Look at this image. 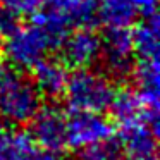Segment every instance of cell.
Segmentation results:
<instances>
[{
	"mask_svg": "<svg viewBox=\"0 0 160 160\" xmlns=\"http://www.w3.org/2000/svg\"><path fill=\"white\" fill-rule=\"evenodd\" d=\"M42 107V95L33 79L11 67L0 84V119L11 126L28 124Z\"/></svg>",
	"mask_w": 160,
	"mask_h": 160,
	"instance_id": "cell-1",
	"label": "cell"
},
{
	"mask_svg": "<svg viewBox=\"0 0 160 160\" xmlns=\"http://www.w3.org/2000/svg\"><path fill=\"white\" fill-rule=\"evenodd\" d=\"M115 88L112 79L102 71L81 67L69 74L66 86L67 105L72 110L103 112L114 98Z\"/></svg>",
	"mask_w": 160,
	"mask_h": 160,
	"instance_id": "cell-2",
	"label": "cell"
},
{
	"mask_svg": "<svg viewBox=\"0 0 160 160\" xmlns=\"http://www.w3.org/2000/svg\"><path fill=\"white\" fill-rule=\"evenodd\" d=\"M53 48L55 45L47 36V33L35 22H31L24 28L21 26L5 38L4 55L14 69H33Z\"/></svg>",
	"mask_w": 160,
	"mask_h": 160,
	"instance_id": "cell-3",
	"label": "cell"
},
{
	"mask_svg": "<svg viewBox=\"0 0 160 160\" xmlns=\"http://www.w3.org/2000/svg\"><path fill=\"white\" fill-rule=\"evenodd\" d=\"M102 40L100 59L102 67L112 81H124L131 78L136 62L132 31L129 28H107Z\"/></svg>",
	"mask_w": 160,
	"mask_h": 160,
	"instance_id": "cell-4",
	"label": "cell"
},
{
	"mask_svg": "<svg viewBox=\"0 0 160 160\" xmlns=\"http://www.w3.org/2000/svg\"><path fill=\"white\" fill-rule=\"evenodd\" d=\"M114 124L102 112L72 110L66 119V143L74 150L112 139Z\"/></svg>",
	"mask_w": 160,
	"mask_h": 160,
	"instance_id": "cell-5",
	"label": "cell"
},
{
	"mask_svg": "<svg viewBox=\"0 0 160 160\" xmlns=\"http://www.w3.org/2000/svg\"><path fill=\"white\" fill-rule=\"evenodd\" d=\"M66 119L67 115L59 105H42L29 121V136L36 146L47 152L59 153L67 146L66 143Z\"/></svg>",
	"mask_w": 160,
	"mask_h": 160,
	"instance_id": "cell-6",
	"label": "cell"
},
{
	"mask_svg": "<svg viewBox=\"0 0 160 160\" xmlns=\"http://www.w3.org/2000/svg\"><path fill=\"white\" fill-rule=\"evenodd\" d=\"M62 60L71 67H90L98 62L102 50V40L90 26H81L76 31L67 33L62 45Z\"/></svg>",
	"mask_w": 160,
	"mask_h": 160,
	"instance_id": "cell-7",
	"label": "cell"
},
{
	"mask_svg": "<svg viewBox=\"0 0 160 160\" xmlns=\"http://www.w3.org/2000/svg\"><path fill=\"white\" fill-rule=\"evenodd\" d=\"M108 108L112 110L114 121L119 124V128L145 122L158 132V110H150L136 90L115 91Z\"/></svg>",
	"mask_w": 160,
	"mask_h": 160,
	"instance_id": "cell-8",
	"label": "cell"
},
{
	"mask_svg": "<svg viewBox=\"0 0 160 160\" xmlns=\"http://www.w3.org/2000/svg\"><path fill=\"white\" fill-rule=\"evenodd\" d=\"M158 132L148 124L121 128V150L124 160H158Z\"/></svg>",
	"mask_w": 160,
	"mask_h": 160,
	"instance_id": "cell-9",
	"label": "cell"
},
{
	"mask_svg": "<svg viewBox=\"0 0 160 160\" xmlns=\"http://www.w3.org/2000/svg\"><path fill=\"white\" fill-rule=\"evenodd\" d=\"M33 83L40 95L47 98H59L64 95L69 79V69L64 60L45 57L33 67Z\"/></svg>",
	"mask_w": 160,
	"mask_h": 160,
	"instance_id": "cell-10",
	"label": "cell"
},
{
	"mask_svg": "<svg viewBox=\"0 0 160 160\" xmlns=\"http://www.w3.org/2000/svg\"><path fill=\"white\" fill-rule=\"evenodd\" d=\"M131 78L136 83V91L150 110H158V59H138Z\"/></svg>",
	"mask_w": 160,
	"mask_h": 160,
	"instance_id": "cell-11",
	"label": "cell"
},
{
	"mask_svg": "<svg viewBox=\"0 0 160 160\" xmlns=\"http://www.w3.org/2000/svg\"><path fill=\"white\" fill-rule=\"evenodd\" d=\"M43 4L69 26L81 28L97 22V0H43Z\"/></svg>",
	"mask_w": 160,
	"mask_h": 160,
	"instance_id": "cell-12",
	"label": "cell"
},
{
	"mask_svg": "<svg viewBox=\"0 0 160 160\" xmlns=\"http://www.w3.org/2000/svg\"><path fill=\"white\" fill-rule=\"evenodd\" d=\"M138 16L134 0H97V21L105 28H129Z\"/></svg>",
	"mask_w": 160,
	"mask_h": 160,
	"instance_id": "cell-13",
	"label": "cell"
},
{
	"mask_svg": "<svg viewBox=\"0 0 160 160\" xmlns=\"http://www.w3.org/2000/svg\"><path fill=\"white\" fill-rule=\"evenodd\" d=\"M132 31L134 55L138 59H158V16H143V21Z\"/></svg>",
	"mask_w": 160,
	"mask_h": 160,
	"instance_id": "cell-14",
	"label": "cell"
},
{
	"mask_svg": "<svg viewBox=\"0 0 160 160\" xmlns=\"http://www.w3.org/2000/svg\"><path fill=\"white\" fill-rule=\"evenodd\" d=\"M36 152L29 132L0 131V160H31Z\"/></svg>",
	"mask_w": 160,
	"mask_h": 160,
	"instance_id": "cell-15",
	"label": "cell"
},
{
	"mask_svg": "<svg viewBox=\"0 0 160 160\" xmlns=\"http://www.w3.org/2000/svg\"><path fill=\"white\" fill-rule=\"evenodd\" d=\"M76 160H124V157H122L121 145L112 139H107L78 150Z\"/></svg>",
	"mask_w": 160,
	"mask_h": 160,
	"instance_id": "cell-16",
	"label": "cell"
},
{
	"mask_svg": "<svg viewBox=\"0 0 160 160\" xmlns=\"http://www.w3.org/2000/svg\"><path fill=\"white\" fill-rule=\"evenodd\" d=\"M0 5L12 11L19 18H31L42 9L43 0H0Z\"/></svg>",
	"mask_w": 160,
	"mask_h": 160,
	"instance_id": "cell-17",
	"label": "cell"
},
{
	"mask_svg": "<svg viewBox=\"0 0 160 160\" xmlns=\"http://www.w3.org/2000/svg\"><path fill=\"white\" fill-rule=\"evenodd\" d=\"M19 28H21V18L5 9L4 5H0V38H7Z\"/></svg>",
	"mask_w": 160,
	"mask_h": 160,
	"instance_id": "cell-18",
	"label": "cell"
},
{
	"mask_svg": "<svg viewBox=\"0 0 160 160\" xmlns=\"http://www.w3.org/2000/svg\"><path fill=\"white\" fill-rule=\"evenodd\" d=\"M134 5L139 16H148L157 12V0H134Z\"/></svg>",
	"mask_w": 160,
	"mask_h": 160,
	"instance_id": "cell-19",
	"label": "cell"
},
{
	"mask_svg": "<svg viewBox=\"0 0 160 160\" xmlns=\"http://www.w3.org/2000/svg\"><path fill=\"white\" fill-rule=\"evenodd\" d=\"M31 160H62L59 157V153H53V152H47V150H43V152H36L35 157H33Z\"/></svg>",
	"mask_w": 160,
	"mask_h": 160,
	"instance_id": "cell-20",
	"label": "cell"
}]
</instances>
